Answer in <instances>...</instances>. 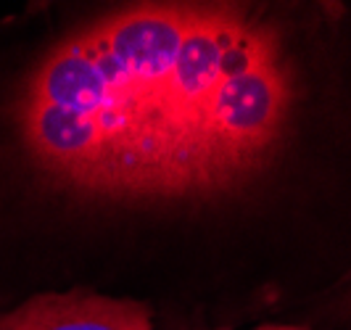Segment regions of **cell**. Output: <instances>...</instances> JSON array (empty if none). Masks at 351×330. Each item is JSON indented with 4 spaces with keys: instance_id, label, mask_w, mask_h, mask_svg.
Listing matches in <instances>:
<instances>
[{
    "instance_id": "3",
    "label": "cell",
    "mask_w": 351,
    "mask_h": 330,
    "mask_svg": "<svg viewBox=\"0 0 351 330\" xmlns=\"http://www.w3.org/2000/svg\"><path fill=\"white\" fill-rule=\"evenodd\" d=\"M346 283V288H343V294H341V298H338V314L341 317H346V320H351V272H349V278L343 280Z\"/></svg>"
},
{
    "instance_id": "4",
    "label": "cell",
    "mask_w": 351,
    "mask_h": 330,
    "mask_svg": "<svg viewBox=\"0 0 351 330\" xmlns=\"http://www.w3.org/2000/svg\"><path fill=\"white\" fill-rule=\"evenodd\" d=\"M254 330H312V328H304V325H275V322H269V325H259V328Z\"/></svg>"
},
{
    "instance_id": "2",
    "label": "cell",
    "mask_w": 351,
    "mask_h": 330,
    "mask_svg": "<svg viewBox=\"0 0 351 330\" xmlns=\"http://www.w3.org/2000/svg\"><path fill=\"white\" fill-rule=\"evenodd\" d=\"M0 330H154L151 307L74 288L40 294L0 314Z\"/></svg>"
},
{
    "instance_id": "1",
    "label": "cell",
    "mask_w": 351,
    "mask_h": 330,
    "mask_svg": "<svg viewBox=\"0 0 351 330\" xmlns=\"http://www.w3.org/2000/svg\"><path fill=\"white\" fill-rule=\"evenodd\" d=\"M241 3H138L61 37L11 106L51 188L98 207H198L211 106L269 30Z\"/></svg>"
}]
</instances>
